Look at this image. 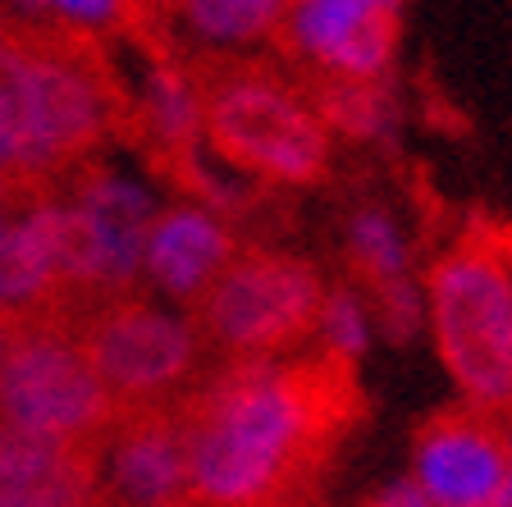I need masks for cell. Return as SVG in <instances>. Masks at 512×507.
Instances as JSON below:
<instances>
[{
  "instance_id": "1",
  "label": "cell",
  "mask_w": 512,
  "mask_h": 507,
  "mask_svg": "<svg viewBox=\"0 0 512 507\" xmlns=\"http://www.w3.org/2000/svg\"><path fill=\"white\" fill-rule=\"evenodd\" d=\"M188 448V507H316L366 421L357 357L220 361L170 402Z\"/></svg>"
},
{
  "instance_id": "2",
  "label": "cell",
  "mask_w": 512,
  "mask_h": 507,
  "mask_svg": "<svg viewBox=\"0 0 512 507\" xmlns=\"http://www.w3.org/2000/svg\"><path fill=\"white\" fill-rule=\"evenodd\" d=\"M133 101L110 55L74 23H5L0 119L32 174L69 183L110 142H128Z\"/></svg>"
},
{
  "instance_id": "3",
  "label": "cell",
  "mask_w": 512,
  "mask_h": 507,
  "mask_svg": "<svg viewBox=\"0 0 512 507\" xmlns=\"http://www.w3.org/2000/svg\"><path fill=\"white\" fill-rule=\"evenodd\" d=\"M211 151L238 174L275 188H316L330 174V128L316 119L293 74L243 55L183 60Z\"/></svg>"
},
{
  "instance_id": "4",
  "label": "cell",
  "mask_w": 512,
  "mask_h": 507,
  "mask_svg": "<svg viewBox=\"0 0 512 507\" xmlns=\"http://www.w3.org/2000/svg\"><path fill=\"white\" fill-rule=\"evenodd\" d=\"M435 348L462 398L512 412V224L476 215L426 270Z\"/></svg>"
},
{
  "instance_id": "5",
  "label": "cell",
  "mask_w": 512,
  "mask_h": 507,
  "mask_svg": "<svg viewBox=\"0 0 512 507\" xmlns=\"http://www.w3.org/2000/svg\"><path fill=\"white\" fill-rule=\"evenodd\" d=\"M325 279L293 252L238 247V256L188 302V329L224 361H270L302 348L320 329Z\"/></svg>"
},
{
  "instance_id": "6",
  "label": "cell",
  "mask_w": 512,
  "mask_h": 507,
  "mask_svg": "<svg viewBox=\"0 0 512 507\" xmlns=\"http://www.w3.org/2000/svg\"><path fill=\"white\" fill-rule=\"evenodd\" d=\"M64 334L92 366L115 412L165 407L202 375L206 348L183 320H170L138 293H110L60 316Z\"/></svg>"
},
{
  "instance_id": "7",
  "label": "cell",
  "mask_w": 512,
  "mask_h": 507,
  "mask_svg": "<svg viewBox=\"0 0 512 507\" xmlns=\"http://www.w3.org/2000/svg\"><path fill=\"white\" fill-rule=\"evenodd\" d=\"M115 421V402L64 325L28 311L0 348V430L83 444L106 439Z\"/></svg>"
},
{
  "instance_id": "8",
  "label": "cell",
  "mask_w": 512,
  "mask_h": 507,
  "mask_svg": "<svg viewBox=\"0 0 512 507\" xmlns=\"http://www.w3.org/2000/svg\"><path fill=\"white\" fill-rule=\"evenodd\" d=\"M412 471L430 507H512L508 416L471 402L430 412L412 434Z\"/></svg>"
},
{
  "instance_id": "9",
  "label": "cell",
  "mask_w": 512,
  "mask_h": 507,
  "mask_svg": "<svg viewBox=\"0 0 512 507\" xmlns=\"http://www.w3.org/2000/svg\"><path fill=\"white\" fill-rule=\"evenodd\" d=\"M407 0H288L275 37L288 69H320L334 78L375 83L403 37Z\"/></svg>"
},
{
  "instance_id": "10",
  "label": "cell",
  "mask_w": 512,
  "mask_h": 507,
  "mask_svg": "<svg viewBox=\"0 0 512 507\" xmlns=\"http://www.w3.org/2000/svg\"><path fill=\"white\" fill-rule=\"evenodd\" d=\"M64 197L74 201L83 220L92 224L96 256H101V279L110 293H133L151 229V201L133 183L110 179L106 169L83 165L74 179L64 183Z\"/></svg>"
},
{
  "instance_id": "11",
  "label": "cell",
  "mask_w": 512,
  "mask_h": 507,
  "mask_svg": "<svg viewBox=\"0 0 512 507\" xmlns=\"http://www.w3.org/2000/svg\"><path fill=\"white\" fill-rule=\"evenodd\" d=\"M238 256V238L202 206L156 215L142 247V270L179 302H197L215 275Z\"/></svg>"
},
{
  "instance_id": "12",
  "label": "cell",
  "mask_w": 512,
  "mask_h": 507,
  "mask_svg": "<svg viewBox=\"0 0 512 507\" xmlns=\"http://www.w3.org/2000/svg\"><path fill=\"white\" fill-rule=\"evenodd\" d=\"M298 92L307 96V106L316 110V119L343 138L371 142L384 138V128L394 119V96H389V78L375 83H357V78H334L320 69H288Z\"/></svg>"
},
{
  "instance_id": "13",
  "label": "cell",
  "mask_w": 512,
  "mask_h": 507,
  "mask_svg": "<svg viewBox=\"0 0 512 507\" xmlns=\"http://www.w3.org/2000/svg\"><path fill=\"white\" fill-rule=\"evenodd\" d=\"M55 284L46 270V256L37 247V233L23 220L0 215V311H51Z\"/></svg>"
},
{
  "instance_id": "14",
  "label": "cell",
  "mask_w": 512,
  "mask_h": 507,
  "mask_svg": "<svg viewBox=\"0 0 512 507\" xmlns=\"http://www.w3.org/2000/svg\"><path fill=\"white\" fill-rule=\"evenodd\" d=\"M288 0H179L188 28L215 46H243L275 37Z\"/></svg>"
},
{
  "instance_id": "15",
  "label": "cell",
  "mask_w": 512,
  "mask_h": 507,
  "mask_svg": "<svg viewBox=\"0 0 512 507\" xmlns=\"http://www.w3.org/2000/svg\"><path fill=\"white\" fill-rule=\"evenodd\" d=\"M348 265L352 279L362 284V293L380 284L407 279V252L398 243V229L384 211H362L348 229Z\"/></svg>"
},
{
  "instance_id": "16",
  "label": "cell",
  "mask_w": 512,
  "mask_h": 507,
  "mask_svg": "<svg viewBox=\"0 0 512 507\" xmlns=\"http://www.w3.org/2000/svg\"><path fill=\"white\" fill-rule=\"evenodd\" d=\"M320 348H334L343 357H362L366 348V316L357 288L339 284L334 293H325V311H320Z\"/></svg>"
},
{
  "instance_id": "17",
  "label": "cell",
  "mask_w": 512,
  "mask_h": 507,
  "mask_svg": "<svg viewBox=\"0 0 512 507\" xmlns=\"http://www.w3.org/2000/svg\"><path fill=\"white\" fill-rule=\"evenodd\" d=\"M42 10H51L60 23H74V28H110L128 19V0H37Z\"/></svg>"
},
{
  "instance_id": "18",
  "label": "cell",
  "mask_w": 512,
  "mask_h": 507,
  "mask_svg": "<svg viewBox=\"0 0 512 507\" xmlns=\"http://www.w3.org/2000/svg\"><path fill=\"white\" fill-rule=\"evenodd\" d=\"M366 507H430V503L416 485H394V489H384L380 498H371Z\"/></svg>"
},
{
  "instance_id": "19",
  "label": "cell",
  "mask_w": 512,
  "mask_h": 507,
  "mask_svg": "<svg viewBox=\"0 0 512 507\" xmlns=\"http://www.w3.org/2000/svg\"><path fill=\"white\" fill-rule=\"evenodd\" d=\"M0 507H69L51 494H0Z\"/></svg>"
},
{
  "instance_id": "20",
  "label": "cell",
  "mask_w": 512,
  "mask_h": 507,
  "mask_svg": "<svg viewBox=\"0 0 512 507\" xmlns=\"http://www.w3.org/2000/svg\"><path fill=\"white\" fill-rule=\"evenodd\" d=\"M0 51H5V19H0Z\"/></svg>"
}]
</instances>
